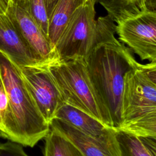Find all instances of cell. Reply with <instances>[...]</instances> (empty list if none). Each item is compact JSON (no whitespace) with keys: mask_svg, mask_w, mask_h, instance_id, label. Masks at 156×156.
I'll return each instance as SVG.
<instances>
[{"mask_svg":"<svg viewBox=\"0 0 156 156\" xmlns=\"http://www.w3.org/2000/svg\"><path fill=\"white\" fill-rule=\"evenodd\" d=\"M96 24V43L84 62L102 112L111 127L118 130L124 77L138 62L131 50L116 38V24L108 15L99 17Z\"/></svg>","mask_w":156,"mask_h":156,"instance_id":"6da1fadb","label":"cell"},{"mask_svg":"<svg viewBox=\"0 0 156 156\" xmlns=\"http://www.w3.org/2000/svg\"><path fill=\"white\" fill-rule=\"evenodd\" d=\"M118 130L156 138V62L138 63L125 74Z\"/></svg>","mask_w":156,"mask_h":156,"instance_id":"7a4b0ae2","label":"cell"},{"mask_svg":"<svg viewBox=\"0 0 156 156\" xmlns=\"http://www.w3.org/2000/svg\"><path fill=\"white\" fill-rule=\"evenodd\" d=\"M5 14L42 66H49L59 61L48 37L28 13L10 1Z\"/></svg>","mask_w":156,"mask_h":156,"instance_id":"ba28073f","label":"cell"},{"mask_svg":"<svg viewBox=\"0 0 156 156\" xmlns=\"http://www.w3.org/2000/svg\"><path fill=\"white\" fill-rule=\"evenodd\" d=\"M49 126L69 140L83 156H121L115 129L109 128L105 134L94 138L56 118L51 120Z\"/></svg>","mask_w":156,"mask_h":156,"instance_id":"9c48e42d","label":"cell"},{"mask_svg":"<svg viewBox=\"0 0 156 156\" xmlns=\"http://www.w3.org/2000/svg\"><path fill=\"white\" fill-rule=\"evenodd\" d=\"M87 1L58 0L48 18V38L54 48L73 13Z\"/></svg>","mask_w":156,"mask_h":156,"instance_id":"7c38bea8","label":"cell"},{"mask_svg":"<svg viewBox=\"0 0 156 156\" xmlns=\"http://www.w3.org/2000/svg\"><path fill=\"white\" fill-rule=\"evenodd\" d=\"M54 118L60 119L85 135L94 138L101 136L110 128L83 111L65 103L57 110Z\"/></svg>","mask_w":156,"mask_h":156,"instance_id":"8fae6325","label":"cell"},{"mask_svg":"<svg viewBox=\"0 0 156 156\" xmlns=\"http://www.w3.org/2000/svg\"><path fill=\"white\" fill-rule=\"evenodd\" d=\"M10 0H0V14H5Z\"/></svg>","mask_w":156,"mask_h":156,"instance_id":"ffe728a7","label":"cell"},{"mask_svg":"<svg viewBox=\"0 0 156 156\" xmlns=\"http://www.w3.org/2000/svg\"><path fill=\"white\" fill-rule=\"evenodd\" d=\"M22 146L18 143L9 140L0 143V156H29Z\"/></svg>","mask_w":156,"mask_h":156,"instance_id":"e0dca14e","label":"cell"},{"mask_svg":"<svg viewBox=\"0 0 156 156\" xmlns=\"http://www.w3.org/2000/svg\"><path fill=\"white\" fill-rule=\"evenodd\" d=\"M19 68L36 107L49 124L57 110L64 103L48 66Z\"/></svg>","mask_w":156,"mask_h":156,"instance_id":"52a82bcc","label":"cell"},{"mask_svg":"<svg viewBox=\"0 0 156 156\" xmlns=\"http://www.w3.org/2000/svg\"><path fill=\"white\" fill-rule=\"evenodd\" d=\"M44 156H83L69 140L51 129L45 137Z\"/></svg>","mask_w":156,"mask_h":156,"instance_id":"9a60e30c","label":"cell"},{"mask_svg":"<svg viewBox=\"0 0 156 156\" xmlns=\"http://www.w3.org/2000/svg\"><path fill=\"white\" fill-rule=\"evenodd\" d=\"M116 33L142 60L156 62V12L145 10L119 21Z\"/></svg>","mask_w":156,"mask_h":156,"instance_id":"8992f818","label":"cell"},{"mask_svg":"<svg viewBox=\"0 0 156 156\" xmlns=\"http://www.w3.org/2000/svg\"><path fill=\"white\" fill-rule=\"evenodd\" d=\"M98 2L116 24L146 10L144 0H100Z\"/></svg>","mask_w":156,"mask_h":156,"instance_id":"5bb4252c","label":"cell"},{"mask_svg":"<svg viewBox=\"0 0 156 156\" xmlns=\"http://www.w3.org/2000/svg\"><path fill=\"white\" fill-rule=\"evenodd\" d=\"M10 1L28 13L48 37V18L44 0H10Z\"/></svg>","mask_w":156,"mask_h":156,"instance_id":"2e32d148","label":"cell"},{"mask_svg":"<svg viewBox=\"0 0 156 156\" xmlns=\"http://www.w3.org/2000/svg\"><path fill=\"white\" fill-rule=\"evenodd\" d=\"M92 1H93L95 3H96V2H98L99 1H100V0H92Z\"/></svg>","mask_w":156,"mask_h":156,"instance_id":"7402d4cb","label":"cell"},{"mask_svg":"<svg viewBox=\"0 0 156 156\" xmlns=\"http://www.w3.org/2000/svg\"><path fill=\"white\" fill-rule=\"evenodd\" d=\"M0 52L18 68L42 66L6 14H0Z\"/></svg>","mask_w":156,"mask_h":156,"instance_id":"30bf717a","label":"cell"},{"mask_svg":"<svg viewBox=\"0 0 156 156\" xmlns=\"http://www.w3.org/2000/svg\"><path fill=\"white\" fill-rule=\"evenodd\" d=\"M63 103L78 108L112 128L98 102L82 60L58 61L48 66Z\"/></svg>","mask_w":156,"mask_h":156,"instance_id":"277c9868","label":"cell"},{"mask_svg":"<svg viewBox=\"0 0 156 156\" xmlns=\"http://www.w3.org/2000/svg\"><path fill=\"white\" fill-rule=\"evenodd\" d=\"M95 2L88 0L70 17L54 49L59 61L85 60L97 37Z\"/></svg>","mask_w":156,"mask_h":156,"instance_id":"5b68a950","label":"cell"},{"mask_svg":"<svg viewBox=\"0 0 156 156\" xmlns=\"http://www.w3.org/2000/svg\"><path fill=\"white\" fill-rule=\"evenodd\" d=\"M116 138L121 156H156V138L141 137L116 130Z\"/></svg>","mask_w":156,"mask_h":156,"instance_id":"4fadbf2b","label":"cell"},{"mask_svg":"<svg viewBox=\"0 0 156 156\" xmlns=\"http://www.w3.org/2000/svg\"><path fill=\"white\" fill-rule=\"evenodd\" d=\"M1 130H2V122H1V119L0 117V132H1Z\"/></svg>","mask_w":156,"mask_h":156,"instance_id":"44dd1931","label":"cell"},{"mask_svg":"<svg viewBox=\"0 0 156 156\" xmlns=\"http://www.w3.org/2000/svg\"><path fill=\"white\" fill-rule=\"evenodd\" d=\"M146 10L156 12V0H144Z\"/></svg>","mask_w":156,"mask_h":156,"instance_id":"d6986e66","label":"cell"},{"mask_svg":"<svg viewBox=\"0 0 156 156\" xmlns=\"http://www.w3.org/2000/svg\"><path fill=\"white\" fill-rule=\"evenodd\" d=\"M0 78L8 100L11 122L9 140L34 147L50 131L49 124L36 107L20 68L0 52Z\"/></svg>","mask_w":156,"mask_h":156,"instance_id":"3957f363","label":"cell"},{"mask_svg":"<svg viewBox=\"0 0 156 156\" xmlns=\"http://www.w3.org/2000/svg\"><path fill=\"white\" fill-rule=\"evenodd\" d=\"M58 0H44V3L46 8L48 18L51 15L53 9L54 8Z\"/></svg>","mask_w":156,"mask_h":156,"instance_id":"ac0fdd59","label":"cell"}]
</instances>
